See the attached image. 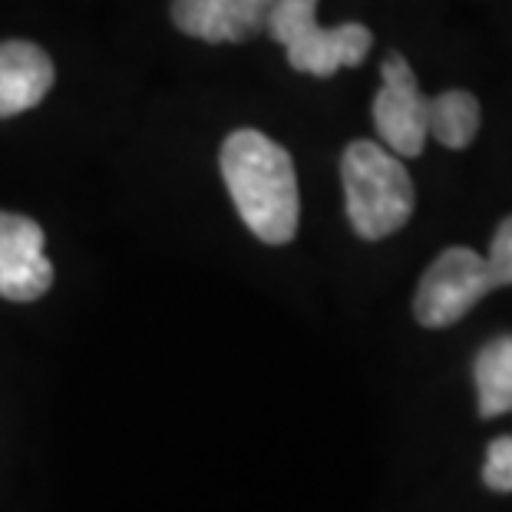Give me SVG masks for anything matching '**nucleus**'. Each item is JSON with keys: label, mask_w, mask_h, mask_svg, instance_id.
Returning <instances> with one entry per match:
<instances>
[{"label": "nucleus", "mask_w": 512, "mask_h": 512, "mask_svg": "<svg viewBox=\"0 0 512 512\" xmlns=\"http://www.w3.org/2000/svg\"><path fill=\"white\" fill-rule=\"evenodd\" d=\"M479 417L493 420L512 410V334L493 337L473 361Z\"/></svg>", "instance_id": "obj_9"}, {"label": "nucleus", "mask_w": 512, "mask_h": 512, "mask_svg": "<svg viewBox=\"0 0 512 512\" xmlns=\"http://www.w3.org/2000/svg\"><path fill=\"white\" fill-rule=\"evenodd\" d=\"M222 179L242 222L265 245H288L298 232V176L285 146L258 129H235L222 143Z\"/></svg>", "instance_id": "obj_1"}, {"label": "nucleus", "mask_w": 512, "mask_h": 512, "mask_svg": "<svg viewBox=\"0 0 512 512\" xmlns=\"http://www.w3.org/2000/svg\"><path fill=\"white\" fill-rule=\"evenodd\" d=\"M311 4H318V0H311Z\"/></svg>", "instance_id": "obj_13"}, {"label": "nucleus", "mask_w": 512, "mask_h": 512, "mask_svg": "<svg viewBox=\"0 0 512 512\" xmlns=\"http://www.w3.org/2000/svg\"><path fill=\"white\" fill-rule=\"evenodd\" d=\"M384 86L374 96V126L377 136L394 156H420L427 146V106L430 96L420 93L417 76H413L410 63L400 53H390L380 67Z\"/></svg>", "instance_id": "obj_5"}, {"label": "nucleus", "mask_w": 512, "mask_h": 512, "mask_svg": "<svg viewBox=\"0 0 512 512\" xmlns=\"http://www.w3.org/2000/svg\"><path fill=\"white\" fill-rule=\"evenodd\" d=\"M486 258H479L473 248H446V252L423 271L413 314L423 328H450L463 321L479 301L493 291Z\"/></svg>", "instance_id": "obj_4"}, {"label": "nucleus", "mask_w": 512, "mask_h": 512, "mask_svg": "<svg viewBox=\"0 0 512 512\" xmlns=\"http://www.w3.org/2000/svg\"><path fill=\"white\" fill-rule=\"evenodd\" d=\"M486 265H489V275H493L496 288H512V215L499 222L493 245H489Z\"/></svg>", "instance_id": "obj_12"}, {"label": "nucleus", "mask_w": 512, "mask_h": 512, "mask_svg": "<svg viewBox=\"0 0 512 512\" xmlns=\"http://www.w3.org/2000/svg\"><path fill=\"white\" fill-rule=\"evenodd\" d=\"M275 0H172V24L205 43H245L265 30Z\"/></svg>", "instance_id": "obj_7"}, {"label": "nucleus", "mask_w": 512, "mask_h": 512, "mask_svg": "<svg viewBox=\"0 0 512 512\" xmlns=\"http://www.w3.org/2000/svg\"><path fill=\"white\" fill-rule=\"evenodd\" d=\"M53 60L37 43H0V119L27 113L50 93Z\"/></svg>", "instance_id": "obj_8"}, {"label": "nucleus", "mask_w": 512, "mask_h": 512, "mask_svg": "<svg viewBox=\"0 0 512 512\" xmlns=\"http://www.w3.org/2000/svg\"><path fill=\"white\" fill-rule=\"evenodd\" d=\"M479 103L466 90H446L430 96L427 106V133L446 149H466L479 133Z\"/></svg>", "instance_id": "obj_10"}, {"label": "nucleus", "mask_w": 512, "mask_h": 512, "mask_svg": "<svg viewBox=\"0 0 512 512\" xmlns=\"http://www.w3.org/2000/svg\"><path fill=\"white\" fill-rule=\"evenodd\" d=\"M53 285V265L43 255V228L27 215L0 212V298L37 301Z\"/></svg>", "instance_id": "obj_6"}, {"label": "nucleus", "mask_w": 512, "mask_h": 512, "mask_svg": "<svg viewBox=\"0 0 512 512\" xmlns=\"http://www.w3.org/2000/svg\"><path fill=\"white\" fill-rule=\"evenodd\" d=\"M311 0H275L268 10L265 30L288 53V63L298 73L334 76L341 67H361L374 47V34L364 24H341L324 30L318 24Z\"/></svg>", "instance_id": "obj_3"}, {"label": "nucleus", "mask_w": 512, "mask_h": 512, "mask_svg": "<svg viewBox=\"0 0 512 512\" xmlns=\"http://www.w3.org/2000/svg\"><path fill=\"white\" fill-rule=\"evenodd\" d=\"M341 182L347 199V219L364 242L400 232L413 215V182L407 166L387 146L357 139L341 156Z\"/></svg>", "instance_id": "obj_2"}, {"label": "nucleus", "mask_w": 512, "mask_h": 512, "mask_svg": "<svg viewBox=\"0 0 512 512\" xmlns=\"http://www.w3.org/2000/svg\"><path fill=\"white\" fill-rule=\"evenodd\" d=\"M483 483L493 493H512V437H496L486 446Z\"/></svg>", "instance_id": "obj_11"}]
</instances>
